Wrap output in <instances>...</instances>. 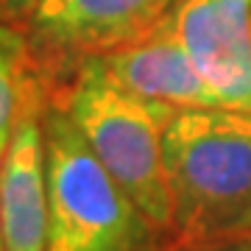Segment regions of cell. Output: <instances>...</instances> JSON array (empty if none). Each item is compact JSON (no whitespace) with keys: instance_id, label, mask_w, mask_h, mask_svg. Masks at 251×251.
<instances>
[{"instance_id":"8992f818","label":"cell","mask_w":251,"mask_h":251,"mask_svg":"<svg viewBox=\"0 0 251 251\" xmlns=\"http://www.w3.org/2000/svg\"><path fill=\"white\" fill-rule=\"evenodd\" d=\"M168 23L218 106L251 112V0H179Z\"/></svg>"},{"instance_id":"277c9868","label":"cell","mask_w":251,"mask_h":251,"mask_svg":"<svg viewBox=\"0 0 251 251\" xmlns=\"http://www.w3.org/2000/svg\"><path fill=\"white\" fill-rule=\"evenodd\" d=\"M42 70L28 64L6 156L0 162V226L6 251H45L48 240V173Z\"/></svg>"},{"instance_id":"7a4b0ae2","label":"cell","mask_w":251,"mask_h":251,"mask_svg":"<svg viewBox=\"0 0 251 251\" xmlns=\"http://www.w3.org/2000/svg\"><path fill=\"white\" fill-rule=\"evenodd\" d=\"M50 98L70 115L103 168L137 204L156 237H171V196L162 137L176 106L123 90L98 56L73 67L70 81Z\"/></svg>"},{"instance_id":"52a82bcc","label":"cell","mask_w":251,"mask_h":251,"mask_svg":"<svg viewBox=\"0 0 251 251\" xmlns=\"http://www.w3.org/2000/svg\"><path fill=\"white\" fill-rule=\"evenodd\" d=\"M98 59L123 90L140 98L171 103L176 109H221L176 39L168 17H162L148 34L106 50Z\"/></svg>"},{"instance_id":"8fae6325","label":"cell","mask_w":251,"mask_h":251,"mask_svg":"<svg viewBox=\"0 0 251 251\" xmlns=\"http://www.w3.org/2000/svg\"><path fill=\"white\" fill-rule=\"evenodd\" d=\"M0 251H6V240H3V226H0Z\"/></svg>"},{"instance_id":"5b68a950","label":"cell","mask_w":251,"mask_h":251,"mask_svg":"<svg viewBox=\"0 0 251 251\" xmlns=\"http://www.w3.org/2000/svg\"><path fill=\"white\" fill-rule=\"evenodd\" d=\"M179 0H36L28 11L31 56L75 64L148 34Z\"/></svg>"},{"instance_id":"ba28073f","label":"cell","mask_w":251,"mask_h":251,"mask_svg":"<svg viewBox=\"0 0 251 251\" xmlns=\"http://www.w3.org/2000/svg\"><path fill=\"white\" fill-rule=\"evenodd\" d=\"M28 64H31L28 42L14 28L0 23V162L6 156L11 131H14V117H17Z\"/></svg>"},{"instance_id":"9c48e42d","label":"cell","mask_w":251,"mask_h":251,"mask_svg":"<svg viewBox=\"0 0 251 251\" xmlns=\"http://www.w3.org/2000/svg\"><path fill=\"white\" fill-rule=\"evenodd\" d=\"M36 0H3V11H9L14 17H28V11L34 9Z\"/></svg>"},{"instance_id":"3957f363","label":"cell","mask_w":251,"mask_h":251,"mask_svg":"<svg viewBox=\"0 0 251 251\" xmlns=\"http://www.w3.org/2000/svg\"><path fill=\"white\" fill-rule=\"evenodd\" d=\"M45 251H143L156 237L53 98L45 109Z\"/></svg>"},{"instance_id":"6da1fadb","label":"cell","mask_w":251,"mask_h":251,"mask_svg":"<svg viewBox=\"0 0 251 251\" xmlns=\"http://www.w3.org/2000/svg\"><path fill=\"white\" fill-rule=\"evenodd\" d=\"M171 251L251 240V112L176 109L162 137Z\"/></svg>"},{"instance_id":"30bf717a","label":"cell","mask_w":251,"mask_h":251,"mask_svg":"<svg viewBox=\"0 0 251 251\" xmlns=\"http://www.w3.org/2000/svg\"><path fill=\"white\" fill-rule=\"evenodd\" d=\"M187 251H251V240H234L224 246H209V249H187Z\"/></svg>"},{"instance_id":"7c38bea8","label":"cell","mask_w":251,"mask_h":251,"mask_svg":"<svg viewBox=\"0 0 251 251\" xmlns=\"http://www.w3.org/2000/svg\"><path fill=\"white\" fill-rule=\"evenodd\" d=\"M0 14H3V0H0Z\"/></svg>"}]
</instances>
